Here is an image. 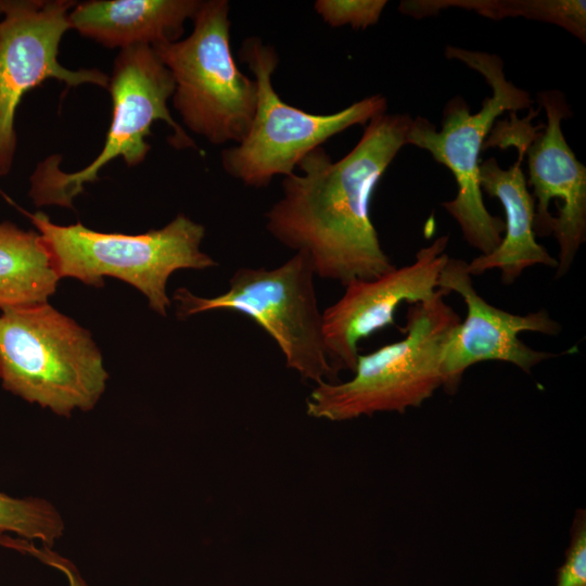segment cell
I'll return each instance as SVG.
<instances>
[{
    "instance_id": "6da1fadb",
    "label": "cell",
    "mask_w": 586,
    "mask_h": 586,
    "mask_svg": "<svg viewBox=\"0 0 586 586\" xmlns=\"http://www.w3.org/2000/svg\"><path fill=\"white\" fill-rule=\"evenodd\" d=\"M412 118L381 114L358 143L333 161L322 146L283 177L281 198L265 213L268 233L309 256L317 277L343 285L373 279L395 265L384 252L370 217L378 182L406 144Z\"/></svg>"
},
{
    "instance_id": "7a4b0ae2",
    "label": "cell",
    "mask_w": 586,
    "mask_h": 586,
    "mask_svg": "<svg viewBox=\"0 0 586 586\" xmlns=\"http://www.w3.org/2000/svg\"><path fill=\"white\" fill-rule=\"evenodd\" d=\"M442 290L410 304L404 337L369 354H359L347 381L316 384L306 399L309 417L340 422L378 412L404 413L443 387L445 347L460 323Z\"/></svg>"
},
{
    "instance_id": "3957f363",
    "label": "cell",
    "mask_w": 586,
    "mask_h": 586,
    "mask_svg": "<svg viewBox=\"0 0 586 586\" xmlns=\"http://www.w3.org/2000/svg\"><path fill=\"white\" fill-rule=\"evenodd\" d=\"M0 379L7 391L69 416L93 408L107 373L89 332L46 302L2 309Z\"/></svg>"
},
{
    "instance_id": "277c9868",
    "label": "cell",
    "mask_w": 586,
    "mask_h": 586,
    "mask_svg": "<svg viewBox=\"0 0 586 586\" xmlns=\"http://www.w3.org/2000/svg\"><path fill=\"white\" fill-rule=\"evenodd\" d=\"M22 212L31 220L61 277L100 286L103 277L118 278L142 292L150 307L166 316L170 300L166 284L179 269H207L218 264L201 251L205 228L178 214L161 229L130 235L98 232L81 222L53 224L42 212Z\"/></svg>"
},
{
    "instance_id": "5b68a950",
    "label": "cell",
    "mask_w": 586,
    "mask_h": 586,
    "mask_svg": "<svg viewBox=\"0 0 586 586\" xmlns=\"http://www.w3.org/2000/svg\"><path fill=\"white\" fill-rule=\"evenodd\" d=\"M445 55L479 72L491 86L492 95L484 99L475 114L470 112L462 98L449 100L443 111L440 131L424 117L412 118L406 144L428 151L450 170L457 194L442 206L457 221L464 240L481 254H487L499 245L505 222L484 205L479 180L480 153L495 119L507 111L515 113L531 109L533 100L528 92L506 78L498 55L450 46Z\"/></svg>"
},
{
    "instance_id": "8992f818",
    "label": "cell",
    "mask_w": 586,
    "mask_h": 586,
    "mask_svg": "<svg viewBox=\"0 0 586 586\" xmlns=\"http://www.w3.org/2000/svg\"><path fill=\"white\" fill-rule=\"evenodd\" d=\"M313 263L295 252L275 268H238L229 289L214 297H201L186 288L176 290L177 315L187 318L209 310H230L255 321L279 346L285 366L303 381L337 382L328 360L322 335Z\"/></svg>"
},
{
    "instance_id": "52a82bcc",
    "label": "cell",
    "mask_w": 586,
    "mask_h": 586,
    "mask_svg": "<svg viewBox=\"0 0 586 586\" xmlns=\"http://www.w3.org/2000/svg\"><path fill=\"white\" fill-rule=\"evenodd\" d=\"M192 20L189 37L152 48L171 73L173 104L184 125L212 144H238L256 110L257 85L232 55L229 3L201 1Z\"/></svg>"
},
{
    "instance_id": "ba28073f",
    "label": "cell",
    "mask_w": 586,
    "mask_h": 586,
    "mask_svg": "<svg viewBox=\"0 0 586 586\" xmlns=\"http://www.w3.org/2000/svg\"><path fill=\"white\" fill-rule=\"evenodd\" d=\"M257 85V104L244 139L221 152L224 170L246 187L266 188L289 176L313 150L354 125L384 114L386 99L374 94L332 114H311L285 103L272 87L279 56L260 38H246L239 50Z\"/></svg>"
},
{
    "instance_id": "9c48e42d",
    "label": "cell",
    "mask_w": 586,
    "mask_h": 586,
    "mask_svg": "<svg viewBox=\"0 0 586 586\" xmlns=\"http://www.w3.org/2000/svg\"><path fill=\"white\" fill-rule=\"evenodd\" d=\"M107 88L113 116L103 149L88 166L71 174L60 169V155L40 162L30 176L29 196L36 205L72 207L84 184L97 180L98 173L114 158L120 156L129 166L143 162L151 148L145 138L155 120H164L173 129L170 145L196 149L169 113L167 101L174 94L175 81L151 46L122 49Z\"/></svg>"
},
{
    "instance_id": "30bf717a",
    "label": "cell",
    "mask_w": 586,
    "mask_h": 586,
    "mask_svg": "<svg viewBox=\"0 0 586 586\" xmlns=\"http://www.w3.org/2000/svg\"><path fill=\"white\" fill-rule=\"evenodd\" d=\"M0 21V176L13 164L14 119L24 94L48 78L69 87L93 84L109 87L110 77L98 69L72 71L58 62L62 36L71 28L66 0H4Z\"/></svg>"
},
{
    "instance_id": "8fae6325",
    "label": "cell",
    "mask_w": 586,
    "mask_h": 586,
    "mask_svg": "<svg viewBox=\"0 0 586 586\" xmlns=\"http://www.w3.org/2000/svg\"><path fill=\"white\" fill-rule=\"evenodd\" d=\"M537 100L546 112L544 127L525 119V155L535 202V235L553 234L559 244L557 277L565 276L586 240V167L561 129L572 112L563 92L545 90Z\"/></svg>"
},
{
    "instance_id": "7c38bea8",
    "label": "cell",
    "mask_w": 586,
    "mask_h": 586,
    "mask_svg": "<svg viewBox=\"0 0 586 586\" xmlns=\"http://www.w3.org/2000/svg\"><path fill=\"white\" fill-rule=\"evenodd\" d=\"M448 237L422 247L415 262L373 279H355L344 294L322 311L324 348L333 371L353 372L359 356L358 343L379 330L395 326L402 303L416 304L438 290L441 272L448 259Z\"/></svg>"
},
{
    "instance_id": "4fadbf2b",
    "label": "cell",
    "mask_w": 586,
    "mask_h": 586,
    "mask_svg": "<svg viewBox=\"0 0 586 586\" xmlns=\"http://www.w3.org/2000/svg\"><path fill=\"white\" fill-rule=\"evenodd\" d=\"M462 259L448 257L438 280V289L458 293L467 306L463 321L456 327L443 354V387L448 394L458 391L466 370L482 361H504L530 372L546 359L563 355L536 351L526 345L523 331L558 335L561 324L546 309L515 315L485 301L474 289Z\"/></svg>"
},
{
    "instance_id": "5bb4252c",
    "label": "cell",
    "mask_w": 586,
    "mask_h": 586,
    "mask_svg": "<svg viewBox=\"0 0 586 586\" xmlns=\"http://www.w3.org/2000/svg\"><path fill=\"white\" fill-rule=\"evenodd\" d=\"M512 127H506V139L518 149V160L502 169L493 157L480 164L479 180L482 192L496 198L505 211V235L499 245L487 254H480L467 263V272L480 276L498 269L504 284L513 283L528 267L544 265L557 269L558 260L536 241L534 232L535 202L527 189L522 170L525 157V120L512 115Z\"/></svg>"
},
{
    "instance_id": "9a60e30c",
    "label": "cell",
    "mask_w": 586,
    "mask_h": 586,
    "mask_svg": "<svg viewBox=\"0 0 586 586\" xmlns=\"http://www.w3.org/2000/svg\"><path fill=\"white\" fill-rule=\"evenodd\" d=\"M199 0H92L68 14L71 28L101 44L122 49L178 41Z\"/></svg>"
},
{
    "instance_id": "2e32d148",
    "label": "cell",
    "mask_w": 586,
    "mask_h": 586,
    "mask_svg": "<svg viewBox=\"0 0 586 586\" xmlns=\"http://www.w3.org/2000/svg\"><path fill=\"white\" fill-rule=\"evenodd\" d=\"M58 276L38 231L0 222V308L46 303Z\"/></svg>"
},
{
    "instance_id": "e0dca14e",
    "label": "cell",
    "mask_w": 586,
    "mask_h": 586,
    "mask_svg": "<svg viewBox=\"0 0 586 586\" xmlns=\"http://www.w3.org/2000/svg\"><path fill=\"white\" fill-rule=\"evenodd\" d=\"M449 8L471 10L492 20L524 17L551 23L586 42L584 0H406L400 2L398 10L421 18Z\"/></svg>"
},
{
    "instance_id": "ac0fdd59",
    "label": "cell",
    "mask_w": 586,
    "mask_h": 586,
    "mask_svg": "<svg viewBox=\"0 0 586 586\" xmlns=\"http://www.w3.org/2000/svg\"><path fill=\"white\" fill-rule=\"evenodd\" d=\"M0 531H9L25 539H39L51 547L64 532L58 510L39 498H14L0 492Z\"/></svg>"
},
{
    "instance_id": "d6986e66",
    "label": "cell",
    "mask_w": 586,
    "mask_h": 586,
    "mask_svg": "<svg viewBox=\"0 0 586 586\" xmlns=\"http://www.w3.org/2000/svg\"><path fill=\"white\" fill-rule=\"evenodd\" d=\"M386 4V0H317L314 8L331 27L366 29L379 22Z\"/></svg>"
},
{
    "instance_id": "ffe728a7",
    "label": "cell",
    "mask_w": 586,
    "mask_h": 586,
    "mask_svg": "<svg viewBox=\"0 0 586 586\" xmlns=\"http://www.w3.org/2000/svg\"><path fill=\"white\" fill-rule=\"evenodd\" d=\"M557 586H586V513L577 510L565 560L557 570Z\"/></svg>"
},
{
    "instance_id": "44dd1931",
    "label": "cell",
    "mask_w": 586,
    "mask_h": 586,
    "mask_svg": "<svg viewBox=\"0 0 586 586\" xmlns=\"http://www.w3.org/2000/svg\"><path fill=\"white\" fill-rule=\"evenodd\" d=\"M30 556L63 572L68 579L69 586H87L76 566L69 560L52 551L50 547L44 546L42 549H38L34 546Z\"/></svg>"
},
{
    "instance_id": "7402d4cb",
    "label": "cell",
    "mask_w": 586,
    "mask_h": 586,
    "mask_svg": "<svg viewBox=\"0 0 586 586\" xmlns=\"http://www.w3.org/2000/svg\"><path fill=\"white\" fill-rule=\"evenodd\" d=\"M33 545V543L28 542L25 538H11L7 536L3 531H0V546L29 555Z\"/></svg>"
},
{
    "instance_id": "603a6c76",
    "label": "cell",
    "mask_w": 586,
    "mask_h": 586,
    "mask_svg": "<svg viewBox=\"0 0 586 586\" xmlns=\"http://www.w3.org/2000/svg\"><path fill=\"white\" fill-rule=\"evenodd\" d=\"M2 14V10H1V2H0V15Z\"/></svg>"
}]
</instances>
